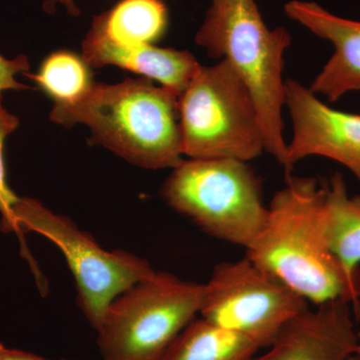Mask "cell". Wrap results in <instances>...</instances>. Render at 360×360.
<instances>
[{"label":"cell","mask_w":360,"mask_h":360,"mask_svg":"<svg viewBox=\"0 0 360 360\" xmlns=\"http://www.w3.org/2000/svg\"><path fill=\"white\" fill-rule=\"evenodd\" d=\"M82 58L92 68L115 65L156 80L179 96L202 66L187 51L116 41L97 16L82 41Z\"/></svg>","instance_id":"7c38bea8"},{"label":"cell","mask_w":360,"mask_h":360,"mask_svg":"<svg viewBox=\"0 0 360 360\" xmlns=\"http://www.w3.org/2000/svg\"><path fill=\"white\" fill-rule=\"evenodd\" d=\"M30 59L20 54L16 58L8 59L0 54V96L6 90L28 89L27 85L20 84L16 80L18 75L30 72Z\"/></svg>","instance_id":"ac0fdd59"},{"label":"cell","mask_w":360,"mask_h":360,"mask_svg":"<svg viewBox=\"0 0 360 360\" xmlns=\"http://www.w3.org/2000/svg\"><path fill=\"white\" fill-rule=\"evenodd\" d=\"M288 18L335 47L331 58L309 89L335 103L360 90V21L340 18L311 1L291 0L284 6Z\"/></svg>","instance_id":"8fae6325"},{"label":"cell","mask_w":360,"mask_h":360,"mask_svg":"<svg viewBox=\"0 0 360 360\" xmlns=\"http://www.w3.org/2000/svg\"><path fill=\"white\" fill-rule=\"evenodd\" d=\"M355 311V319H356V326H357V335H359V340L360 342V305L354 309Z\"/></svg>","instance_id":"44dd1931"},{"label":"cell","mask_w":360,"mask_h":360,"mask_svg":"<svg viewBox=\"0 0 360 360\" xmlns=\"http://www.w3.org/2000/svg\"><path fill=\"white\" fill-rule=\"evenodd\" d=\"M326 184L288 175L274 194L264 229L248 248L253 264L316 305H360V276H352L329 248L324 231Z\"/></svg>","instance_id":"6da1fadb"},{"label":"cell","mask_w":360,"mask_h":360,"mask_svg":"<svg viewBox=\"0 0 360 360\" xmlns=\"http://www.w3.org/2000/svg\"><path fill=\"white\" fill-rule=\"evenodd\" d=\"M205 284L155 271L111 302L97 329L103 360H161L200 314Z\"/></svg>","instance_id":"8992f818"},{"label":"cell","mask_w":360,"mask_h":360,"mask_svg":"<svg viewBox=\"0 0 360 360\" xmlns=\"http://www.w3.org/2000/svg\"><path fill=\"white\" fill-rule=\"evenodd\" d=\"M56 4L65 6L66 11L71 16H78L82 13L77 4H75V0H45L44 2V11L49 13H53L56 11Z\"/></svg>","instance_id":"ffe728a7"},{"label":"cell","mask_w":360,"mask_h":360,"mask_svg":"<svg viewBox=\"0 0 360 360\" xmlns=\"http://www.w3.org/2000/svg\"><path fill=\"white\" fill-rule=\"evenodd\" d=\"M179 96L148 78L120 84L94 82L82 98L53 104L51 120L91 130V141L148 169L179 167L184 158Z\"/></svg>","instance_id":"7a4b0ae2"},{"label":"cell","mask_w":360,"mask_h":360,"mask_svg":"<svg viewBox=\"0 0 360 360\" xmlns=\"http://www.w3.org/2000/svg\"><path fill=\"white\" fill-rule=\"evenodd\" d=\"M167 205L213 238L248 248L269 215L260 179L246 161L191 158L174 168L161 191Z\"/></svg>","instance_id":"277c9868"},{"label":"cell","mask_w":360,"mask_h":360,"mask_svg":"<svg viewBox=\"0 0 360 360\" xmlns=\"http://www.w3.org/2000/svg\"><path fill=\"white\" fill-rule=\"evenodd\" d=\"M309 302L248 257L215 266L207 283L202 319L269 347L281 329L309 309Z\"/></svg>","instance_id":"ba28073f"},{"label":"cell","mask_w":360,"mask_h":360,"mask_svg":"<svg viewBox=\"0 0 360 360\" xmlns=\"http://www.w3.org/2000/svg\"><path fill=\"white\" fill-rule=\"evenodd\" d=\"M0 360H49L39 355L6 347L0 342Z\"/></svg>","instance_id":"d6986e66"},{"label":"cell","mask_w":360,"mask_h":360,"mask_svg":"<svg viewBox=\"0 0 360 360\" xmlns=\"http://www.w3.org/2000/svg\"><path fill=\"white\" fill-rule=\"evenodd\" d=\"M53 104L75 103L91 89L89 65L75 52L58 51L44 58L37 73H25Z\"/></svg>","instance_id":"2e32d148"},{"label":"cell","mask_w":360,"mask_h":360,"mask_svg":"<svg viewBox=\"0 0 360 360\" xmlns=\"http://www.w3.org/2000/svg\"><path fill=\"white\" fill-rule=\"evenodd\" d=\"M182 151L189 158L255 160L265 153L250 87L226 59L201 66L179 97Z\"/></svg>","instance_id":"5b68a950"},{"label":"cell","mask_w":360,"mask_h":360,"mask_svg":"<svg viewBox=\"0 0 360 360\" xmlns=\"http://www.w3.org/2000/svg\"><path fill=\"white\" fill-rule=\"evenodd\" d=\"M13 232H34L58 246L75 276L78 305L96 331L111 302L155 272L148 260L129 251L104 250L72 220L34 198H20L14 205L8 233Z\"/></svg>","instance_id":"52a82bcc"},{"label":"cell","mask_w":360,"mask_h":360,"mask_svg":"<svg viewBox=\"0 0 360 360\" xmlns=\"http://www.w3.org/2000/svg\"><path fill=\"white\" fill-rule=\"evenodd\" d=\"M349 360H359V359H357L356 355H354V356L352 357Z\"/></svg>","instance_id":"603a6c76"},{"label":"cell","mask_w":360,"mask_h":360,"mask_svg":"<svg viewBox=\"0 0 360 360\" xmlns=\"http://www.w3.org/2000/svg\"><path fill=\"white\" fill-rule=\"evenodd\" d=\"M259 349L245 335L200 317L182 330L161 360H251Z\"/></svg>","instance_id":"5bb4252c"},{"label":"cell","mask_w":360,"mask_h":360,"mask_svg":"<svg viewBox=\"0 0 360 360\" xmlns=\"http://www.w3.org/2000/svg\"><path fill=\"white\" fill-rule=\"evenodd\" d=\"M96 16L108 34L122 44H153L165 34L168 25L162 0H122Z\"/></svg>","instance_id":"9a60e30c"},{"label":"cell","mask_w":360,"mask_h":360,"mask_svg":"<svg viewBox=\"0 0 360 360\" xmlns=\"http://www.w3.org/2000/svg\"><path fill=\"white\" fill-rule=\"evenodd\" d=\"M359 343L352 304L335 300L296 315L269 352L251 360H349Z\"/></svg>","instance_id":"30bf717a"},{"label":"cell","mask_w":360,"mask_h":360,"mask_svg":"<svg viewBox=\"0 0 360 360\" xmlns=\"http://www.w3.org/2000/svg\"><path fill=\"white\" fill-rule=\"evenodd\" d=\"M205 20L195 35L196 44L212 58L226 59L250 87L269 153L290 174L288 143L284 141V53L290 32L270 30L255 0H210Z\"/></svg>","instance_id":"3957f363"},{"label":"cell","mask_w":360,"mask_h":360,"mask_svg":"<svg viewBox=\"0 0 360 360\" xmlns=\"http://www.w3.org/2000/svg\"><path fill=\"white\" fill-rule=\"evenodd\" d=\"M356 357L357 359H359V360H360V343H359V348H357V350H356Z\"/></svg>","instance_id":"7402d4cb"},{"label":"cell","mask_w":360,"mask_h":360,"mask_svg":"<svg viewBox=\"0 0 360 360\" xmlns=\"http://www.w3.org/2000/svg\"><path fill=\"white\" fill-rule=\"evenodd\" d=\"M284 85L293 124L288 144L290 174L298 161L322 156L345 165L360 184V115L335 110L295 79Z\"/></svg>","instance_id":"9c48e42d"},{"label":"cell","mask_w":360,"mask_h":360,"mask_svg":"<svg viewBox=\"0 0 360 360\" xmlns=\"http://www.w3.org/2000/svg\"><path fill=\"white\" fill-rule=\"evenodd\" d=\"M324 231L329 248L352 276H360V194L349 196L342 174L326 184Z\"/></svg>","instance_id":"4fadbf2b"},{"label":"cell","mask_w":360,"mask_h":360,"mask_svg":"<svg viewBox=\"0 0 360 360\" xmlns=\"http://www.w3.org/2000/svg\"><path fill=\"white\" fill-rule=\"evenodd\" d=\"M20 125L18 116L9 112L2 104V96H0V229L4 233H8L11 229V219L14 205H16L20 196L9 186L6 179V162H4V143L8 135Z\"/></svg>","instance_id":"e0dca14e"}]
</instances>
